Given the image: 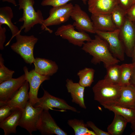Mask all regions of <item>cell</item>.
I'll return each mask as SVG.
<instances>
[{
    "instance_id": "obj_1",
    "label": "cell",
    "mask_w": 135,
    "mask_h": 135,
    "mask_svg": "<svg viewBox=\"0 0 135 135\" xmlns=\"http://www.w3.org/2000/svg\"><path fill=\"white\" fill-rule=\"evenodd\" d=\"M82 49L92 56V63L96 64L102 62L106 68L120 61L112 54L106 41L97 34L94 39L84 43Z\"/></svg>"
},
{
    "instance_id": "obj_2",
    "label": "cell",
    "mask_w": 135,
    "mask_h": 135,
    "mask_svg": "<svg viewBox=\"0 0 135 135\" xmlns=\"http://www.w3.org/2000/svg\"><path fill=\"white\" fill-rule=\"evenodd\" d=\"M120 87L104 79L100 80L92 88L94 99L102 105L114 104L120 96Z\"/></svg>"
},
{
    "instance_id": "obj_3",
    "label": "cell",
    "mask_w": 135,
    "mask_h": 135,
    "mask_svg": "<svg viewBox=\"0 0 135 135\" xmlns=\"http://www.w3.org/2000/svg\"><path fill=\"white\" fill-rule=\"evenodd\" d=\"M18 3L19 9L23 11L22 16L18 20L24 23L20 28L21 31L24 29V32L26 33L36 24H42L44 20L41 11L38 10L36 11L35 10L34 0H18Z\"/></svg>"
},
{
    "instance_id": "obj_4",
    "label": "cell",
    "mask_w": 135,
    "mask_h": 135,
    "mask_svg": "<svg viewBox=\"0 0 135 135\" xmlns=\"http://www.w3.org/2000/svg\"><path fill=\"white\" fill-rule=\"evenodd\" d=\"M16 42L10 46L11 49L19 54L26 63L31 64L35 60L34 49L38 39L32 35L30 36L17 34Z\"/></svg>"
},
{
    "instance_id": "obj_5",
    "label": "cell",
    "mask_w": 135,
    "mask_h": 135,
    "mask_svg": "<svg viewBox=\"0 0 135 135\" xmlns=\"http://www.w3.org/2000/svg\"><path fill=\"white\" fill-rule=\"evenodd\" d=\"M73 6L70 3L52 7L49 10V16L44 20L41 25V29L52 33V30L48 27L58 25L67 22L70 17Z\"/></svg>"
},
{
    "instance_id": "obj_6",
    "label": "cell",
    "mask_w": 135,
    "mask_h": 135,
    "mask_svg": "<svg viewBox=\"0 0 135 135\" xmlns=\"http://www.w3.org/2000/svg\"><path fill=\"white\" fill-rule=\"evenodd\" d=\"M43 109L34 107L29 101L22 110L18 126L26 130L32 135L33 132L38 130V127Z\"/></svg>"
},
{
    "instance_id": "obj_7",
    "label": "cell",
    "mask_w": 135,
    "mask_h": 135,
    "mask_svg": "<svg viewBox=\"0 0 135 135\" xmlns=\"http://www.w3.org/2000/svg\"><path fill=\"white\" fill-rule=\"evenodd\" d=\"M55 34L67 40L70 43L80 47L82 46L85 41L88 42L92 40L86 32L76 31L73 24H70L58 28Z\"/></svg>"
},
{
    "instance_id": "obj_8",
    "label": "cell",
    "mask_w": 135,
    "mask_h": 135,
    "mask_svg": "<svg viewBox=\"0 0 135 135\" xmlns=\"http://www.w3.org/2000/svg\"><path fill=\"white\" fill-rule=\"evenodd\" d=\"M120 29L111 32L95 30V34L104 40L108 43L110 50L115 58L122 61L124 60V49L119 37Z\"/></svg>"
},
{
    "instance_id": "obj_9",
    "label": "cell",
    "mask_w": 135,
    "mask_h": 135,
    "mask_svg": "<svg viewBox=\"0 0 135 135\" xmlns=\"http://www.w3.org/2000/svg\"><path fill=\"white\" fill-rule=\"evenodd\" d=\"M44 94L43 96L38 98V101L34 106L40 107L43 110H48L56 108L63 110H71L73 112H80L76 109L70 105L64 100L56 97L50 94L46 90L43 89Z\"/></svg>"
},
{
    "instance_id": "obj_10",
    "label": "cell",
    "mask_w": 135,
    "mask_h": 135,
    "mask_svg": "<svg viewBox=\"0 0 135 135\" xmlns=\"http://www.w3.org/2000/svg\"><path fill=\"white\" fill-rule=\"evenodd\" d=\"M23 69L26 80L28 82L30 86L29 101L34 106L38 100V94L40 86L44 81L49 80L50 77L42 75L33 69L29 71L26 66H24Z\"/></svg>"
},
{
    "instance_id": "obj_11",
    "label": "cell",
    "mask_w": 135,
    "mask_h": 135,
    "mask_svg": "<svg viewBox=\"0 0 135 135\" xmlns=\"http://www.w3.org/2000/svg\"><path fill=\"white\" fill-rule=\"evenodd\" d=\"M119 37L125 53L131 58L135 44V24L126 16L124 24L120 29Z\"/></svg>"
},
{
    "instance_id": "obj_12",
    "label": "cell",
    "mask_w": 135,
    "mask_h": 135,
    "mask_svg": "<svg viewBox=\"0 0 135 135\" xmlns=\"http://www.w3.org/2000/svg\"><path fill=\"white\" fill-rule=\"evenodd\" d=\"M26 81L24 74L0 84V106L10 100Z\"/></svg>"
},
{
    "instance_id": "obj_13",
    "label": "cell",
    "mask_w": 135,
    "mask_h": 135,
    "mask_svg": "<svg viewBox=\"0 0 135 135\" xmlns=\"http://www.w3.org/2000/svg\"><path fill=\"white\" fill-rule=\"evenodd\" d=\"M70 17L74 21L73 25L79 31L95 34L91 18L78 4L74 6Z\"/></svg>"
},
{
    "instance_id": "obj_14",
    "label": "cell",
    "mask_w": 135,
    "mask_h": 135,
    "mask_svg": "<svg viewBox=\"0 0 135 135\" xmlns=\"http://www.w3.org/2000/svg\"><path fill=\"white\" fill-rule=\"evenodd\" d=\"M38 130L42 135H68L58 126L48 110L42 111L38 126Z\"/></svg>"
},
{
    "instance_id": "obj_15",
    "label": "cell",
    "mask_w": 135,
    "mask_h": 135,
    "mask_svg": "<svg viewBox=\"0 0 135 135\" xmlns=\"http://www.w3.org/2000/svg\"><path fill=\"white\" fill-rule=\"evenodd\" d=\"M88 9L92 14L107 15L111 14L118 5V0H88Z\"/></svg>"
},
{
    "instance_id": "obj_16",
    "label": "cell",
    "mask_w": 135,
    "mask_h": 135,
    "mask_svg": "<svg viewBox=\"0 0 135 135\" xmlns=\"http://www.w3.org/2000/svg\"><path fill=\"white\" fill-rule=\"evenodd\" d=\"M29 88V83L26 80L14 96L4 104L8 105L15 110H22L29 100L28 92Z\"/></svg>"
},
{
    "instance_id": "obj_17",
    "label": "cell",
    "mask_w": 135,
    "mask_h": 135,
    "mask_svg": "<svg viewBox=\"0 0 135 135\" xmlns=\"http://www.w3.org/2000/svg\"><path fill=\"white\" fill-rule=\"evenodd\" d=\"M66 82V86L68 92L70 94L72 102L78 105L81 108L86 109L84 100L85 87L78 82H74L71 79L67 78Z\"/></svg>"
},
{
    "instance_id": "obj_18",
    "label": "cell",
    "mask_w": 135,
    "mask_h": 135,
    "mask_svg": "<svg viewBox=\"0 0 135 135\" xmlns=\"http://www.w3.org/2000/svg\"><path fill=\"white\" fill-rule=\"evenodd\" d=\"M90 18L95 30L109 32L117 29L113 22L111 14L104 15L92 14Z\"/></svg>"
},
{
    "instance_id": "obj_19",
    "label": "cell",
    "mask_w": 135,
    "mask_h": 135,
    "mask_svg": "<svg viewBox=\"0 0 135 135\" xmlns=\"http://www.w3.org/2000/svg\"><path fill=\"white\" fill-rule=\"evenodd\" d=\"M114 104L135 108V88L130 84L121 86L120 96Z\"/></svg>"
},
{
    "instance_id": "obj_20",
    "label": "cell",
    "mask_w": 135,
    "mask_h": 135,
    "mask_svg": "<svg viewBox=\"0 0 135 135\" xmlns=\"http://www.w3.org/2000/svg\"><path fill=\"white\" fill-rule=\"evenodd\" d=\"M34 64V70L42 75L52 76L58 69V66L55 62L44 58H36Z\"/></svg>"
},
{
    "instance_id": "obj_21",
    "label": "cell",
    "mask_w": 135,
    "mask_h": 135,
    "mask_svg": "<svg viewBox=\"0 0 135 135\" xmlns=\"http://www.w3.org/2000/svg\"><path fill=\"white\" fill-rule=\"evenodd\" d=\"M14 14L11 7L9 6L0 8V26L3 24L7 26L10 29L12 34V37L6 46L8 45L12 40L18 34H20L21 31L12 22Z\"/></svg>"
},
{
    "instance_id": "obj_22",
    "label": "cell",
    "mask_w": 135,
    "mask_h": 135,
    "mask_svg": "<svg viewBox=\"0 0 135 135\" xmlns=\"http://www.w3.org/2000/svg\"><path fill=\"white\" fill-rule=\"evenodd\" d=\"M22 112V110H15L10 115L0 123V128L3 130L4 135L16 133V128L18 126Z\"/></svg>"
},
{
    "instance_id": "obj_23",
    "label": "cell",
    "mask_w": 135,
    "mask_h": 135,
    "mask_svg": "<svg viewBox=\"0 0 135 135\" xmlns=\"http://www.w3.org/2000/svg\"><path fill=\"white\" fill-rule=\"evenodd\" d=\"M123 117L116 114L112 123L107 128L108 132L110 135H120L123 133L128 123Z\"/></svg>"
},
{
    "instance_id": "obj_24",
    "label": "cell",
    "mask_w": 135,
    "mask_h": 135,
    "mask_svg": "<svg viewBox=\"0 0 135 135\" xmlns=\"http://www.w3.org/2000/svg\"><path fill=\"white\" fill-rule=\"evenodd\" d=\"M105 108L124 118L128 122L135 120V108H125L114 104L103 105Z\"/></svg>"
},
{
    "instance_id": "obj_25",
    "label": "cell",
    "mask_w": 135,
    "mask_h": 135,
    "mask_svg": "<svg viewBox=\"0 0 135 135\" xmlns=\"http://www.w3.org/2000/svg\"><path fill=\"white\" fill-rule=\"evenodd\" d=\"M67 123L73 129L75 135H96L93 131L88 128L86 124L82 120L76 118L70 119L68 121Z\"/></svg>"
},
{
    "instance_id": "obj_26",
    "label": "cell",
    "mask_w": 135,
    "mask_h": 135,
    "mask_svg": "<svg viewBox=\"0 0 135 135\" xmlns=\"http://www.w3.org/2000/svg\"><path fill=\"white\" fill-rule=\"evenodd\" d=\"M106 68V74L104 79L112 84L119 85L121 74L120 65L116 64L111 65Z\"/></svg>"
},
{
    "instance_id": "obj_27",
    "label": "cell",
    "mask_w": 135,
    "mask_h": 135,
    "mask_svg": "<svg viewBox=\"0 0 135 135\" xmlns=\"http://www.w3.org/2000/svg\"><path fill=\"white\" fill-rule=\"evenodd\" d=\"M95 70L92 68H85L80 70L77 75L79 77L78 83L83 87H90L94 81Z\"/></svg>"
},
{
    "instance_id": "obj_28",
    "label": "cell",
    "mask_w": 135,
    "mask_h": 135,
    "mask_svg": "<svg viewBox=\"0 0 135 135\" xmlns=\"http://www.w3.org/2000/svg\"><path fill=\"white\" fill-rule=\"evenodd\" d=\"M126 10L119 5L112 12L111 15L113 22L117 28L120 29L124 24L126 18Z\"/></svg>"
},
{
    "instance_id": "obj_29",
    "label": "cell",
    "mask_w": 135,
    "mask_h": 135,
    "mask_svg": "<svg viewBox=\"0 0 135 135\" xmlns=\"http://www.w3.org/2000/svg\"><path fill=\"white\" fill-rule=\"evenodd\" d=\"M121 74L119 85L120 86L130 84V80L132 74L133 64H123L120 65Z\"/></svg>"
},
{
    "instance_id": "obj_30",
    "label": "cell",
    "mask_w": 135,
    "mask_h": 135,
    "mask_svg": "<svg viewBox=\"0 0 135 135\" xmlns=\"http://www.w3.org/2000/svg\"><path fill=\"white\" fill-rule=\"evenodd\" d=\"M4 60L0 54V84L12 78L14 71L10 70L4 65Z\"/></svg>"
},
{
    "instance_id": "obj_31",
    "label": "cell",
    "mask_w": 135,
    "mask_h": 135,
    "mask_svg": "<svg viewBox=\"0 0 135 135\" xmlns=\"http://www.w3.org/2000/svg\"><path fill=\"white\" fill-rule=\"evenodd\" d=\"M0 107V123L10 115L15 110L7 104H4Z\"/></svg>"
},
{
    "instance_id": "obj_32",
    "label": "cell",
    "mask_w": 135,
    "mask_h": 135,
    "mask_svg": "<svg viewBox=\"0 0 135 135\" xmlns=\"http://www.w3.org/2000/svg\"><path fill=\"white\" fill-rule=\"evenodd\" d=\"M73 0H42L41 5L42 6H51L53 7L62 5Z\"/></svg>"
},
{
    "instance_id": "obj_33",
    "label": "cell",
    "mask_w": 135,
    "mask_h": 135,
    "mask_svg": "<svg viewBox=\"0 0 135 135\" xmlns=\"http://www.w3.org/2000/svg\"><path fill=\"white\" fill-rule=\"evenodd\" d=\"M86 124L88 127L93 130L96 135H110L108 132L104 131L98 128L92 121L87 122Z\"/></svg>"
},
{
    "instance_id": "obj_34",
    "label": "cell",
    "mask_w": 135,
    "mask_h": 135,
    "mask_svg": "<svg viewBox=\"0 0 135 135\" xmlns=\"http://www.w3.org/2000/svg\"><path fill=\"white\" fill-rule=\"evenodd\" d=\"M126 16L135 24V4L126 10Z\"/></svg>"
},
{
    "instance_id": "obj_35",
    "label": "cell",
    "mask_w": 135,
    "mask_h": 135,
    "mask_svg": "<svg viewBox=\"0 0 135 135\" xmlns=\"http://www.w3.org/2000/svg\"><path fill=\"white\" fill-rule=\"evenodd\" d=\"M6 32L5 28L0 26V49L2 50L4 49V44L6 40Z\"/></svg>"
},
{
    "instance_id": "obj_36",
    "label": "cell",
    "mask_w": 135,
    "mask_h": 135,
    "mask_svg": "<svg viewBox=\"0 0 135 135\" xmlns=\"http://www.w3.org/2000/svg\"><path fill=\"white\" fill-rule=\"evenodd\" d=\"M118 5L127 10L132 5V0H118Z\"/></svg>"
},
{
    "instance_id": "obj_37",
    "label": "cell",
    "mask_w": 135,
    "mask_h": 135,
    "mask_svg": "<svg viewBox=\"0 0 135 135\" xmlns=\"http://www.w3.org/2000/svg\"><path fill=\"white\" fill-rule=\"evenodd\" d=\"M133 64L132 72L130 82V85L135 88V64Z\"/></svg>"
},
{
    "instance_id": "obj_38",
    "label": "cell",
    "mask_w": 135,
    "mask_h": 135,
    "mask_svg": "<svg viewBox=\"0 0 135 135\" xmlns=\"http://www.w3.org/2000/svg\"><path fill=\"white\" fill-rule=\"evenodd\" d=\"M132 59V63L135 64V44L133 49L132 55L131 57Z\"/></svg>"
},
{
    "instance_id": "obj_39",
    "label": "cell",
    "mask_w": 135,
    "mask_h": 135,
    "mask_svg": "<svg viewBox=\"0 0 135 135\" xmlns=\"http://www.w3.org/2000/svg\"><path fill=\"white\" fill-rule=\"evenodd\" d=\"M2 2H7L12 4L14 6L16 5V3L15 0H2Z\"/></svg>"
},
{
    "instance_id": "obj_40",
    "label": "cell",
    "mask_w": 135,
    "mask_h": 135,
    "mask_svg": "<svg viewBox=\"0 0 135 135\" xmlns=\"http://www.w3.org/2000/svg\"><path fill=\"white\" fill-rule=\"evenodd\" d=\"M131 127L133 131H135V120L131 123Z\"/></svg>"
},
{
    "instance_id": "obj_41",
    "label": "cell",
    "mask_w": 135,
    "mask_h": 135,
    "mask_svg": "<svg viewBox=\"0 0 135 135\" xmlns=\"http://www.w3.org/2000/svg\"><path fill=\"white\" fill-rule=\"evenodd\" d=\"M81 0L84 4H86V3L87 0Z\"/></svg>"
},
{
    "instance_id": "obj_42",
    "label": "cell",
    "mask_w": 135,
    "mask_h": 135,
    "mask_svg": "<svg viewBox=\"0 0 135 135\" xmlns=\"http://www.w3.org/2000/svg\"><path fill=\"white\" fill-rule=\"evenodd\" d=\"M135 4V0H132V5Z\"/></svg>"
},
{
    "instance_id": "obj_43",
    "label": "cell",
    "mask_w": 135,
    "mask_h": 135,
    "mask_svg": "<svg viewBox=\"0 0 135 135\" xmlns=\"http://www.w3.org/2000/svg\"></svg>"
}]
</instances>
